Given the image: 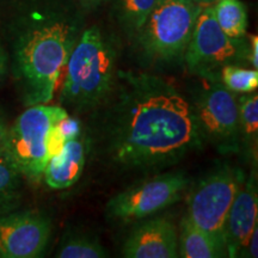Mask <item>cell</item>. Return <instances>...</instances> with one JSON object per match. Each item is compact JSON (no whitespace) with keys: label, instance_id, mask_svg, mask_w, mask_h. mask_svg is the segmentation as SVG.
Segmentation results:
<instances>
[{"label":"cell","instance_id":"17","mask_svg":"<svg viewBox=\"0 0 258 258\" xmlns=\"http://www.w3.org/2000/svg\"><path fill=\"white\" fill-rule=\"evenodd\" d=\"M158 0H115V14L121 27L137 36Z\"/></svg>","mask_w":258,"mask_h":258},{"label":"cell","instance_id":"7","mask_svg":"<svg viewBox=\"0 0 258 258\" xmlns=\"http://www.w3.org/2000/svg\"><path fill=\"white\" fill-rule=\"evenodd\" d=\"M188 184L184 173H163L118 192L108 202L106 212L120 221L143 220L178 202Z\"/></svg>","mask_w":258,"mask_h":258},{"label":"cell","instance_id":"22","mask_svg":"<svg viewBox=\"0 0 258 258\" xmlns=\"http://www.w3.org/2000/svg\"><path fill=\"white\" fill-rule=\"evenodd\" d=\"M9 128L10 125L8 123V120L0 111V153H3L5 147V143H6V138H8V133H9Z\"/></svg>","mask_w":258,"mask_h":258},{"label":"cell","instance_id":"20","mask_svg":"<svg viewBox=\"0 0 258 258\" xmlns=\"http://www.w3.org/2000/svg\"><path fill=\"white\" fill-rule=\"evenodd\" d=\"M80 131H82V124L79 120L71 117L70 115H67L62 120L57 121L51 127L49 135H48V157L51 158L59 153L67 141L79 137Z\"/></svg>","mask_w":258,"mask_h":258},{"label":"cell","instance_id":"12","mask_svg":"<svg viewBox=\"0 0 258 258\" xmlns=\"http://www.w3.org/2000/svg\"><path fill=\"white\" fill-rule=\"evenodd\" d=\"M122 252L128 258L179 257L175 224L164 217L148 219L131 232Z\"/></svg>","mask_w":258,"mask_h":258},{"label":"cell","instance_id":"23","mask_svg":"<svg viewBox=\"0 0 258 258\" xmlns=\"http://www.w3.org/2000/svg\"><path fill=\"white\" fill-rule=\"evenodd\" d=\"M257 227H258V225L256 226V227H254L252 234L250 235L249 240H247L246 246H245V249H247V251H249V257H253V258H256L258 256V251H257V247H258V244H257L258 231H257Z\"/></svg>","mask_w":258,"mask_h":258},{"label":"cell","instance_id":"10","mask_svg":"<svg viewBox=\"0 0 258 258\" xmlns=\"http://www.w3.org/2000/svg\"><path fill=\"white\" fill-rule=\"evenodd\" d=\"M51 234L50 220L35 211L0 214V258L43 256Z\"/></svg>","mask_w":258,"mask_h":258},{"label":"cell","instance_id":"4","mask_svg":"<svg viewBox=\"0 0 258 258\" xmlns=\"http://www.w3.org/2000/svg\"><path fill=\"white\" fill-rule=\"evenodd\" d=\"M69 115L56 105H30L10 125L3 153L29 182L43 179L48 163V135L57 121Z\"/></svg>","mask_w":258,"mask_h":258},{"label":"cell","instance_id":"2","mask_svg":"<svg viewBox=\"0 0 258 258\" xmlns=\"http://www.w3.org/2000/svg\"><path fill=\"white\" fill-rule=\"evenodd\" d=\"M79 37L76 21L53 16L32 25L16 46V72L28 106L47 104L55 91L61 71Z\"/></svg>","mask_w":258,"mask_h":258},{"label":"cell","instance_id":"9","mask_svg":"<svg viewBox=\"0 0 258 258\" xmlns=\"http://www.w3.org/2000/svg\"><path fill=\"white\" fill-rule=\"evenodd\" d=\"M241 38H231L219 27L213 5L201 6L191 37L185 48L186 67L194 73L208 76L217 67L235 60L240 53Z\"/></svg>","mask_w":258,"mask_h":258},{"label":"cell","instance_id":"1","mask_svg":"<svg viewBox=\"0 0 258 258\" xmlns=\"http://www.w3.org/2000/svg\"><path fill=\"white\" fill-rule=\"evenodd\" d=\"M108 120L110 156L127 167L173 164L201 139L189 101L166 80L150 74H125Z\"/></svg>","mask_w":258,"mask_h":258},{"label":"cell","instance_id":"14","mask_svg":"<svg viewBox=\"0 0 258 258\" xmlns=\"http://www.w3.org/2000/svg\"><path fill=\"white\" fill-rule=\"evenodd\" d=\"M178 256L183 258L225 257L226 250L215 238L185 215L180 221Z\"/></svg>","mask_w":258,"mask_h":258},{"label":"cell","instance_id":"25","mask_svg":"<svg viewBox=\"0 0 258 258\" xmlns=\"http://www.w3.org/2000/svg\"><path fill=\"white\" fill-rule=\"evenodd\" d=\"M6 66H8V57H6L4 49L0 47V78H2L6 72Z\"/></svg>","mask_w":258,"mask_h":258},{"label":"cell","instance_id":"6","mask_svg":"<svg viewBox=\"0 0 258 258\" xmlns=\"http://www.w3.org/2000/svg\"><path fill=\"white\" fill-rule=\"evenodd\" d=\"M243 180L239 171L222 166L202 179L189 195L188 218L224 247L226 217Z\"/></svg>","mask_w":258,"mask_h":258},{"label":"cell","instance_id":"15","mask_svg":"<svg viewBox=\"0 0 258 258\" xmlns=\"http://www.w3.org/2000/svg\"><path fill=\"white\" fill-rule=\"evenodd\" d=\"M219 27L231 38H241L246 34L247 11L240 0H217L213 4Z\"/></svg>","mask_w":258,"mask_h":258},{"label":"cell","instance_id":"21","mask_svg":"<svg viewBox=\"0 0 258 258\" xmlns=\"http://www.w3.org/2000/svg\"><path fill=\"white\" fill-rule=\"evenodd\" d=\"M239 132L251 144L257 141L258 133V96L257 93L244 96L238 101Z\"/></svg>","mask_w":258,"mask_h":258},{"label":"cell","instance_id":"26","mask_svg":"<svg viewBox=\"0 0 258 258\" xmlns=\"http://www.w3.org/2000/svg\"><path fill=\"white\" fill-rule=\"evenodd\" d=\"M82 3V5L85 6L88 9H95L97 6L102 5L103 3H105L106 0H79Z\"/></svg>","mask_w":258,"mask_h":258},{"label":"cell","instance_id":"5","mask_svg":"<svg viewBox=\"0 0 258 258\" xmlns=\"http://www.w3.org/2000/svg\"><path fill=\"white\" fill-rule=\"evenodd\" d=\"M200 9L192 0H158L137 35L144 53L159 61L182 57Z\"/></svg>","mask_w":258,"mask_h":258},{"label":"cell","instance_id":"13","mask_svg":"<svg viewBox=\"0 0 258 258\" xmlns=\"http://www.w3.org/2000/svg\"><path fill=\"white\" fill-rule=\"evenodd\" d=\"M85 166V146L78 138L67 141L59 153L49 158L43 179L50 189H69L82 177Z\"/></svg>","mask_w":258,"mask_h":258},{"label":"cell","instance_id":"3","mask_svg":"<svg viewBox=\"0 0 258 258\" xmlns=\"http://www.w3.org/2000/svg\"><path fill=\"white\" fill-rule=\"evenodd\" d=\"M116 50L98 27L79 35L66 63L61 102L78 111L105 101L115 85Z\"/></svg>","mask_w":258,"mask_h":258},{"label":"cell","instance_id":"27","mask_svg":"<svg viewBox=\"0 0 258 258\" xmlns=\"http://www.w3.org/2000/svg\"><path fill=\"white\" fill-rule=\"evenodd\" d=\"M195 4H198L199 6H208V5H213L217 0H192Z\"/></svg>","mask_w":258,"mask_h":258},{"label":"cell","instance_id":"19","mask_svg":"<svg viewBox=\"0 0 258 258\" xmlns=\"http://www.w3.org/2000/svg\"><path fill=\"white\" fill-rule=\"evenodd\" d=\"M221 80L232 92L250 93L258 86V72L254 69L246 70L227 64L221 67Z\"/></svg>","mask_w":258,"mask_h":258},{"label":"cell","instance_id":"16","mask_svg":"<svg viewBox=\"0 0 258 258\" xmlns=\"http://www.w3.org/2000/svg\"><path fill=\"white\" fill-rule=\"evenodd\" d=\"M22 177L11 161L0 153V214L15 211L22 200Z\"/></svg>","mask_w":258,"mask_h":258},{"label":"cell","instance_id":"11","mask_svg":"<svg viewBox=\"0 0 258 258\" xmlns=\"http://www.w3.org/2000/svg\"><path fill=\"white\" fill-rule=\"evenodd\" d=\"M258 225V198L256 173L251 171L243 180L226 217L224 243L226 256L237 257L246 246L250 235Z\"/></svg>","mask_w":258,"mask_h":258},{"label":"cell","instance_id":"8","mask_svg":"<svg viewBox=\"0 0 258 258\" xmlns=\"http://www.w3.org/2000/svg\"><path fill=\"white\" fill-rule=\"evenodd\" d=\"M196 97L192 108L196 128L222 151H233L240 140L239 110L234 92L222 83L209 80Z\"/></svg>","mask_w":258,"mask_h":258},{"label":"cell","instance_id":"24","mask_svg":"<svg viewBox=\"0 0 258 258\" xmlns=\"http://www.w3.org/2000/svg\"><path fill=\"white\" fill-rule=\"evenodd\" d=\"M250 46H251V49H250V59H251V64L253 66L254 70H257L258 67V37L256 35H253V36L250 37Z\"/></svg>","mask_w":258,"mask_h":258},{"label":"cell","instance_id":"18","mask_svg":"<svg viewBox=\"0 0 258 258\" xmlns=\"http://www.w3.org/2000/svg\"><path fill=\"white\" fill-rule=\"evenodd\" d=\"M108 256L103 245L86 235H69L60 245L59 258H103Z\"/></svg>","mask_w":258,"mask_h":258}]
</instances>
